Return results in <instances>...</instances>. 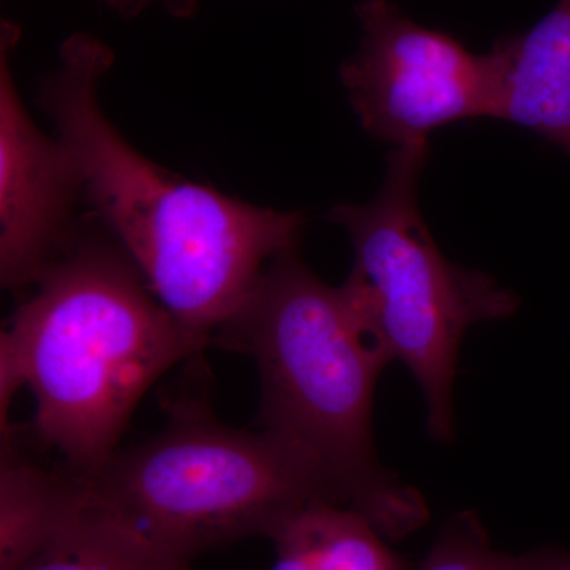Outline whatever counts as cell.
<instances>
[{"instance_id":"obj_3","label":"cell","mask_w":570,"mask_h":570,"mask_svg":"<svg viewBox=\"0 0 570 570\" xmlns=\"http://www.w3.org/2000/svg\"><path fill=\"white\" fill-rule=\"evenodd\" d=\"M213 343L254 360L261 376L257 426L316 461L344 505L389 540L426 523L422 493L377 459L374 395L390 360L343 285L318 279L298 250L281 254Z\"/></svg>"},{"instance_id":"obj_14","label":"cell","mask_w":570,"mask_h":570,"mask_svg":"<svg viewBox=\"0 0 570 570\" xmlns=\"http://www.w3.org/2000/svg\"><path fill=\"white\" fill-rule=\"evenodd\" d=\"M107 2H110L116 9L135 13V11L142 9L151 0H107Z\"/></svg>"},{"instance_id":"obj_7","label":"cell","mask_w":570,"mask_h":570,"mask_svg":"<svg viewBox=\"0 0 570 570\" xmlns=\"http://www.w3.org/2000/svg\"><path fill=\"white\" fill-rule=\"evenodd\" d=\"M10 26L0 62V279L33 287L73 238L80 181L58 138L32 121L11 73Z\"/></svg>"},{"instance_id":"obj_6","label":"cell","mask_w":570,"mask_h":570,"mask_svg":"<svg viewBox=\"0 0 570 570\" xmlns=\"http://www.w3.org/2000/svg\"><path fill=\"white\" fill-rule=\"evenodd\" d=\"M363 39L340 77L367 134L393 146L428 142L441 127L489 118V55L423 28L389 0L356 7Z\"/></svg>"},{"instance_id":"obj_2","label":"cell","mask_w":570,"mask_h":570,"mask_svg":"<svg viewBox=\"0 0 570 570\" xmlns=\"http://www.w3.org/2000/svg\"><path fill=\"white\" fill-rule=\"evenodd\" d=\"M208 344L175 321L96 216L73 238L0 335V430L21 387L37 433L89 475L119 449L142 395Z\"/></svg>"},{"instance_id":"obj_1","label":"cell","mask_w":570,"mask_h":570,"mask_svg":"<svg viewBox=\"0 0 570 570\" xmlns=\"http://www.w3.org/2000/svg\"><path fill=\"white\" fill-rule=\"evenodd\" d=\"M107 45L71 36L39 86V105L77 170L81 198L187 332L212 344L258 277L296 249L305 216L228 197L134 148L100 104Z\"/></svg>"},{"instance_id":"obj_11","label":"cell","mask_w":570,"mask_h":570,"mask_svg":"<svg viewBox=\"0 0 570 570\" xmlns=\"http://www.w3.org/2000/svg\"><path fill=\"white\" fill-rule=\"evenodd\" d=\"M82 493L80 475H61L2 450L0 570H17L45 547Z\"/></svg>"},{"instance_id":"obj_8","label":"cell","mask_w":570,"mask_h":570,"mask_svg":"<svg viewBox=\"0 0 570 570\" xmlns=\"http://www.w3.org/2000/svg\"><path fill=\"white\" fill-rule=\"evenodd\" d=\"M489 118L530 129L570 157V0L489 52Z\"/></svg>"},{"instance_id":"obj_4","label":"cell","mask_w":570,"mask_h":570,"mask_svg":"<svg viewBox=\"0 0 570 570\" xmlns=\"http://www.w3.org/2000/svg\"><path fill=\"white\" fill-rule=\"evenodd\" d=\"M80 478L112 512L187 564L236 540L272 539L311 502L343 504L302 449L264 428L225 425L200 401L174 404L159 434L116 450Z\"/></svg>"},{"instance_id":"obj_10","label":"cell","mask_w":570,"mask_h":570,"mask_svg":"<svg viewBox=\"0 0 570 570\" xmlns=\"http://www.w3.org/2000/svg\"><path fill=\"white\" fill-rule=\"evenodd\" d=\"M17 570H190V564L112 512L82 479L81 497L61 527Z\"/></svg>"},{"instance_id":"obj_12","label":"cell","mask_w":570,"mask_h":570,"mask_svg":"<svg viewBox=\"0 0 570 570\" xmlns=\"http://www.w3.org/2000/svg\"><path fill=\"white\" fill-rule=\"evenodd\" d=\"M414 570H515L513 554L491 546L474 512H460L439 531L425 560Z\"/></svg>"},{"instance_id":"obj_5","label":"cell","mask_w":570,"mask_h":570,"mask_svg":"<svg viewBox=\"0 0 570 570\" xmlns=\"http://www.w3.org/2000/svg\"><path fill=\"white\" fill-rule=\"evenodd\" d=\"M428 142L396 146L376 198L337 205L328 219L347 232L354 268L343 284L367 332L390 363L401 362L422 389L426 431L455 439L456 362L472 325L504 321L519 296L485 273L449 262L420 213L417 184Z\"/></svg>"},{"instance_id":"obj_13","label":"cell","mask_w":570,"mask_h":570,"mask_svg":"<svg viewBox=\"0 0 570 570\" xmlns=\"http://www.w3.org/2000/svg\"><path fill=\"white\" fill-rule=\"evenodd\" d=\"M515 570H570V551L560 547H539L513 554Z\"/></svg>"},{"instance_id":"obj_9","label":"cell","mask_w":570,"mask_h":570,"mask_svg":"<svg viewBox=\"0 0 570 570\" xmlns=\"http://www.w3.org/2000/svg\"><path fill=\"white\" fill-rule=\"evenodd\" d=\"M269 570H414L358 510L333 501L311 502L269 539Z\"/></svg>"}]
</instances>
